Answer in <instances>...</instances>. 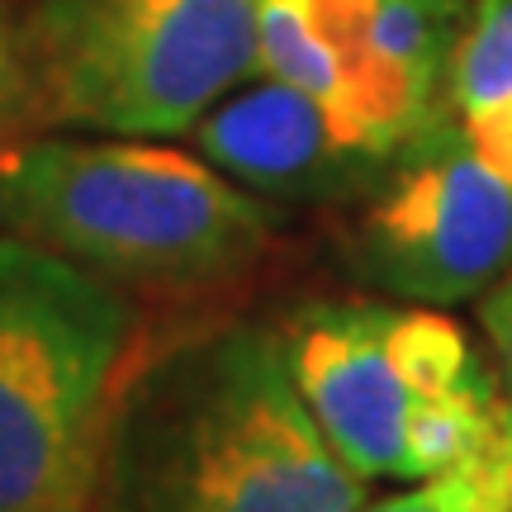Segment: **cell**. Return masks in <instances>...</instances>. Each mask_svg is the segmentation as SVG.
I'll return each mask as SVG.
<instances>
[{"mask_svg":"<svg viewBox=\"0 0 512 512\" xmlns=\"http://www.w3.org/2000/svg\"><path fill=\"white\" fill-rule=\"evenodd\" d=\"M361 484L299 399L280 328L233 318L128 366L95 512H356Z\"/></svg>","mask_w":512,"mask_h":512,"instance_id":"1","label":"cell"},{"mask_svg":"<svg viewBox=\"0 0 512 512\" xmlns=\"http://www.w3.org/2000/svg\"><path fill=\"white\" fill-rule=\"evenodd\" d=\"M0 223L114 285L200 290L271 247L261 195L152 138H15L0 147Z\"/></svg>","mask_w":512,"mask_h":512,"instance_id":"2","label":"cell"},{"mask_svg":"<svg viewBox=\"0 0 512 512\" xmlns=\"http://www.w3.org/2000/svg\"><path fill=\"white\" fill-rule=\"evenodd\" d=\"M138 309L114 280L0 238V512H95Z\"/></svg>","mask_w":512,"mask_h":512,"instance_id":"3","label":"cell"},{"mask_svg":"<svg viewBox=\"0 0 512 512\" xmlns=\"http://www.w3.org/2000/svg\"><path fill=\"white\" fill-rule=\"evenodd\" d=\"M24 29L43 124L114 138L195 133L261 72L256 0H38Z\"/></svg>","mask_w":512,"mask_h":512,"instance_id":"4","label":"cell"},{"mask_svg":"<svg viewBox=\"0 0 512 512\" xmlns=\"http://www.w3.org/2000/svg\"><path fill=\"white\" fill-rule=\"evenodd\" d=\"M294 389L356 479H403L418 403L494 380L470 332L432 304L313 299L280 328Z\"/></svg>","mask_w":512,"mask_h":512,"instance_id":"5","label":"cell"},{"mask_svg":"<svg viewBox=\"0 0 512 512\" xmlns=\"http://www.w3.org/2000/svg\"><path fill=\"white\" fill-rule=\"evenodd\" d=\"M261 76L323 105L351 147L399 157L446 119L465 0H256Z\"/></svg>","mask_w":512,"mask_h":512,"instance_id":"6","label":"cell"},{"mask_svg":"<svg viewBox=\"0 0 512 512\" xmlns=\"http://www.w3.org/2000/svg\"><path fill=\"white\" fill-rule=\"evenodd\" d=\"M351 266L403 304L484 299L512 271V181L479 162L465 128L437 119L370 190Z\"/></svg>","mask_w":512,"mask_h":512,"instance_id":"7","label":"cell"},{"mask_svg":"<svg viewBox=\"0 0 512 512\" xmlns=\"http://www.w3.org/2000/svg\"><path fill=\"white\" fill-rule=\"evenodd\" d=\"M200 157L261 200L328 204L370 195L394 157L351 147L318 100L285 81H256L228 91L195 124Z\"/></svg>","mask_w":512,"mask_h":512,"instance_id":"8","label":"cell"},{"mask_svg":"<svg viewBox=\"0 0 512 512\" xmlns=\"http://www.w3.org/2000/svg\"><path fill=\"white\" fill-rule=\"evenodd\" d=\"M451 105L460 119L512 105V0H470L451 57Z\"/></svg>","mask_w":512,"mask_h":512,"instance_id":"9","label":"cell"},{"mask_svg":"<svg viewBox=\"0 0 512 512\" xmlns=\"http://www.w3.org/2000/svg\"><path fill=\"white\" fill-rule=\"evenodd\" d=\"M427 494L441 512H512V370L489 441L451 475L432 479Z\"/></svg>","mask_w":512,"mask_h":512,"instance_id":"10","label":"cell"},{"mask_svg":"<svg viewBox=\"0 0 512 512\" xmlns=\"http://www.w3.org/2000/svg\"><path fill=\"white\" fill-rule=\"evenodd\" d=\"M43 124V91L29 48V29H19L0 5V147L24 138V128Z\"/></svg>","mask_w":512,"mask_h":512,"instance_id":"11","label":"cell"},{"mask_svg":"<svg viewBox=\"0 0 512 512\" xmlns=\"http://www.w3.org/2000/svg\"><path fill=\"white\" fill-rule=\"evenodd\" d=\"M470 147L479 152V162L494 166L503 181H512V105H498L489 114H475V119H460Z\"/></svg>","mask_w":512,"mask_h":512,"instance_id":"12","label":"cell"},{"mask_svg":"<svg viewBox=\"0 0 512 512\" xmlns=\"http://www.w3.org/2000/svg\"><path fill=\"white\" fill-rule=\"evenodd\" d=\"M479 323H484V332H489L494 351L503 356V366L512 370V271L479 299Z\"/></svg>","mask_w":512,"mask_h":512,"instance_id":"13","label":"cell"},{"mask_svg":"<svg viewBox=\"0 0 512 512\" xmlns=\"http://www.w3.org/2000/svg\"><path fill=\"white\" fill-rule=\"evenodd\" d=\"M356 512H441L437 503H432V494L427 489H418V494H399V498H384V503H361Z\"/></svg>","mask_w":512,"mask_h":512,"instance_id":"14","label":"cell"}]
</instances>
